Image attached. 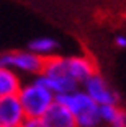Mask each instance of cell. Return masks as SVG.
I'll use <instances>...</instances> for the list:
<instances>
[{
  "mask_svg": "<svg viewBox=\"0 0 126 127\" xmlns=\"http://www.w3.org/2000/svg\"><path fill=\"white\" fill-rule=\"evenodd\" d=\"M25 121L26 116L18 101V96L0 99V127H20Z\"/></svg>",
  "mask_w": 126,
  "mask_h": 127,
  "instance_id": "cell-7",
  "label": "cell"
},
{
  "mask_svg": "<svg viewBox=\"0 0 126 127\" xmlns=\"http://www.w3.org/2000/svg\"><path fill=\"white\" fill-rule=\"evenodd\" d=\"M39 122L43 127H77V122H75L72 112L64 104H61L57 99L43 114Z\"/></svg>",
  "mask_w": 126,
  "mask_h": 127,
  "instance_id": "cell-8",
  "label": "cell"
},
{
  "mask_svg": "<svg viewBox=\"0 0 126 127\" xmlns=\"http://www.w3.org/2000/svg\"><path fill=\"white\" fill-rule=\"evenodd\" d=\"M20 127H43L39 122V119H26Z\"/></svg>",
  "mask_w": 126,
  "mask_h": 127,
  "instance_id": "cell-13",
  "label": "cell"
},
{
  "mask_svg": "<svg viewBox=\"0 0 126 127\" xmlns=\"http://www.w3.org/2000/svg\"><path fill=\"white\" fill-rule=\"evenodd\" d=\"M100 121L105 127H126V109L120 104L100 106Z\"/></svg>",
  "mask_w": 126,
  "mask_h": 127,
  "instance_id": "cell-11",
  "label": "cell"
},
{
  "mask_svg": "<svg viewBox=\"0 0 126 127\" xmlns=\"http://www.w3.org/2000/svg\"><path fill=\"white\" fill-rule=\"evenodd\" d=\"M23 82L16 72L0 65V99L8 96H16Z\"/></svg>",
  "mask_w": 126,
  "mask_h": 127,
  "instance_id": "cell-9",
  "label": "cell"
},
{
  "mask_svg": "<svg viewBox=\"0 0 126 127\" xmlns=\"http://www.w3.org/2000/svg\"><path fill=\"white\" fill-rule=\"evenodd\" d=\"M0 65L16 72L18 75H28L36 78L43 72L44 59L28 49H10L0 54Z\"/></svg>",
  "mask_w": 126,
  "mask_h": 127,
  "instance_id": "cell-4",
  "label": "cell"
},
{
  "mask_svg": "<svg viewBox=\"0 0 126 127\" xmlns=\"http://www.w3.org/2000/svg\"><path fill=\"white\" fill-rule=\"evenodd\" d=\"M64 59L67 70L79 86H82L93 73H97L95 62L89 56H64Z\"/></svg>",
  "mask_w": 126,
  "mask_h": 127,
  "instance_id": "cell-6",
  "label": "cell"
},
{
  "mask_svg": "<svg viewBox=\"0 0 126 127\" xmlns=\"http://www.w3.org/2000/svg\"><path fill=\"white\" fill-rule=\"evenodd\" d=\"M115 46L118 49H126V34H116L115 36Z\"/></svg>",
  "mask_w": 126,
  "mask_h": 127,
  "instance_id": "cell-12",
  "label": "cell"
},
{
  "mask_svg": "<svg viewBox=\"0 0 126 127\" xmlns=\"http://www.w3.org/2000/svg\"><path fill=\"white\" fill-rule=\"evenodd\" d=\"M61 44L59 41H56L54 37H49V36H39V37H34L28 42V51H31L33 54L43 57V59H49V57H54L57 56V51H59Z\"/></svg>",
  "mask_w": 126,
  "mask_h": 127,
  "instance_id": "cell-10",
  "label": "cell"
},
{
  "mask_svg": "<svg viewBox=\"0 0 126 127\" xmlns=\"http://www.w3.org/2000/svg\"><path fill=\"white\" fill-rule=\"evenodd\" d=\"M16 96L26 119H41L56 101V95L38 78H31L28 83H23Z\"/></svg>",
  "mask_w": 126,
  "mask_h": 127,
  "instance_id": "cell-1",
  "label": "cell"
},
{
  "mask_svg": "<svg viewBox=\"0 0 126 127\" xmlns=\"http://www.w3.org/2000/svg\"><path fill=\"white\" fill-rule=\"evenodd\" d=\"M56 99L72 112L77 127H102L100 106L82 88H77L62 96H57Z\"/></svg>",
  "mask_w": 126,
  "mask_h": 127,
  "instance_id": "cell-2",
  "label": "cell"
},
{
  "mask_svg": "<svg viewBox=\"0 0 126 127\" xmlns=\"http://www.w3.org/2000/svg\"><path fill=\"white\" fill-rule=\"evenodd\" d=\"M36 78L41 83H44L49 90L56 95V98L80 88L74 82V78L71 77L69 70H67L64 56H54V57L46 59L44 65H43V72L38 75Z\"/></svg>",
  "mask_w": 126,
  "mask_h": 127,
  "instance_id": "cell-3",
  "label": "cell"
},
{
  "mask_svg": "<svg viewBox=\"0 0 126 127\" xmlns=\"http://www.w3.org/2000/svg\"><path fill=\"white\" fill-rule=\"evenodd\" d=\"M98 106H108V104H120V96L115 91V88L108 83L102 73H93L84 85L80 86Z\"/></svg>",
  "mask_w": 126,
  "mask_h": 127,
  "instance_id": "cell-5",
  "label": "cell"
}]
</instances>
